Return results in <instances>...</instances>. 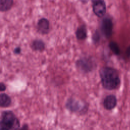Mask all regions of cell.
Returning <instances> with one entry per match:
<instances>
[{"mask_svg": "<svg viewBox=\"0 0 130 130\" xmlns=\"http://www.w3.org/2000/svg\"><path fill=\"white\" fill-rule=\"evenodd\" d=\"M95 63L92 58L89 57H83L78 60L76 62L77 69L81 72L87 73L92 71L95 67Z\"/></svg>", "mask_w": 130, "mask_h": 130, "instance_id": "cell-4", "label": "cell"}, {"mask_svg": "<svg viewBox=\"0 0 130 130\" xmlns=\"http://www.w3.org/2000/svg\"><path fill=\"white\" fill-rule=\"evenodd\" d=\"M37 29L38 31L43 35L47 34L49 30V22L45 18L40 19L37 23Z\"/></svg>", "mask_w": 130, "mask_h": 130, "instance_id": "cell-8", "label": "cell"}, {"mask_svg": "<svg viewBox=\"0 0 130 130\" xmlns=\"http://www.w3.org/2000/svg\"><path fill=\"white\" fill-rule=\"evenodd\" d=\"M66 108L70 111L74 113H79L80 114H85L87 111L88 106L74 98H70L66 101Z\"/></svg>", "mask_w": 130, "mask_h": 130, "instance_id": "cell-3", "label": "cell"}, {"mask_svg": "<svg viewBox=\"0 0 130 130\" xmlns=\"http://www.w3.org/2000/svg\"><path fill=\"white\" fill-rule=\"evenodd\" d=\"M126 55L128 57H130V46H128L126 49Z\"/></svg>", "mask_w": 130, "mask_h": 130, "instance_id": "cell-18", "label": "cell"}, {"mask_svg": "<svg viewBox=\"0 0 130 130\" xmlns=\"http://www.w3.org/2000/svg\"><path fill=\"white\" fill-rule=\"evenodd\" d=\"M109 48L116 55H119L120 54V48L118 44L115 42H111L109 43Z\"/></svg>", "mask_w": 130, "mask_h": 130, "instance_id": "cell-13", "label": "cell"}, {"mask_svg": "<svg viewBox=\"0 0 130 130\" xmlns=\"http://www.w3.org/2000/svg\"><path fill=\"white\" fill-rule=\"evenodd\" d=\"M12 103L11 98L5 93H1L0 94V106L3 108H7Z\"/></svg>", "mask_w": 130, "mask_h": 130, "instance_id": "cell-9", "label": "cell"}, {"mask_svg": "<svg viewBox=\"0 0 130 130\" xmlns=\"http://www.w3.org/2000/svg\"><path fill=\"white\" fill-rule=\"evenodd\" d=\"M92 39L94 42H98L100 40V35L98 31H96L93 35Z\"/></svg>", "mask_w": 130, "mask_h": 130, "instance_id": "cell-14", "label": "cell"}, {"mask_svg": "<svg viewBox=\"0 0 130 130\" xmlns=\"http://www.w3.org/2000/svg\"><path fill=\"white\" fill-rule=\"evenodd\" d=\"M19 130H28V126L27 124H24Z\"/></svg>", "mask_w": 130, "mask_h": 130, "instance_id": "cell-16", "label": "cell"}, {"mask_svg": "<svg viewBox=\"0 0 130 130\" xmlns=\"http://www.w3.org/2000/svg\"><path fill=\"white\" fill-rule=\"evenodd\" d=\"M0 130H9V129L3 127H0Z\"/></svg>", "mask_w": 130, "mask_h": 130, "instance_id": "cell-20", "label": "cell"}, {"mask_svg": "<svg viewBox=\"0 0 130 130\" xmlns=\"http://www.w3.org/2000/svg\"><path fill=\"white\" fill-rule=\"evenodd\" d=\"M82 3H84V4H85V3H87V2L88 1V0H80Z\"/></svg>", "mask_w": 130, "mask_h": 130, "instance_id": "cell-19", "label": "cell"}, {"mask_svg": "<svg viewBox=\"0 0 130 130\" xmlns=\"http://www.w3.org/2000/svg\"><path fill=\"white\" fill-rule=\"evenodd\" d=\"M14 52L15 54H18L21 52V48L20 47H16L15 48L14 50Z\"/></svg>", "mask_w": 130, "mask_h": 130, "instance_id": "cell-17", "label": "cell"}, {"mask_svg": "<svg viewBox=\"0 0 130 130\" xmlns=\"http://www.w3.org/2000/svg\"><path fill=\"white\" fill-rule=\"evenodd\" d=\"M100 76L103 87L107 90L117 89L120 85V79L117 71L111 67H103L100 70Z\"/></svg>", "mask_w": 130, "mask_h": 130, "instance_id": "cell-1", "label": "cell"}, {"mask_svg": "<svg viewBox=\"0 0 130 130\" xmlns=\"http://www.w3.org/2000/svg\"><path fill=\"white\" fill-rule=\"evenodd\" d=\"M117 102L116 97L114 95L109 94L106 96L104 100V107L106 110H111L116 107Z\"/></svg>", "mask_w": 130, "mask_h": 130, "instance_id": "cell-7", "label": "cell"}, {"mask_svg": "<svg viewBox=\"0 0 130 130\" xmlns=\"http://www.w3.org/2000/svg\"><path fill=\"white\" fill-rule=\"evenodd\" d=\"M113 22L112 20L108 17L103 19L101 24V29L105 36L108 38L110 37L113 32Z\"/></svg>", "mask_w": 130, "mask_h": 130, "instance_id": "cell-6", "label": "cell"}, {"mask_svg": "<svg viewBox=\"0 0 130 130\" xmlns=\"http://www.w3.org/2000/svg\"><path fill=\"white\" fill-rule=\"evenodd\" d=\"M20 124L19 119L12 111H4L1 114L0 127L9 130H19Z\"/></svg>", "mask_w": 130, "mask_h": 130, "instance_id": "cell-2", "label": "cell"}, {"mask_svg": "<svg viewBox=\"0 0 130 130\" xmlns=\"http://www.w3.org/2000/svg\"><path fill=\"white\" fill-rule=\"evenodd\" d=\"M76 36L78 40H83L87 37V29L84 25L80 26L77 29L76 31Z\"/></svg>", "mask_w": 130, "mask_h": 130, "instance_id": "cell-10", "label": "cell"}, {"mask_svg": "<svg viewBox=\"0 0 130 130\" xmlns=\"http://www.w3.org/2000/svg\"><path fill=\"white\" fill-rule=\"evenodd\" d=\"M94 13L99 17L104 16L106 12V5L104 0H92Z\"/></svg>", "mask_w": 130, "mask_h": 130, "instance_id": "cell-5", "label": "cell"}, {"mask_svg": "<svg viewBox=\"0 0 130 130\" xmlns=\"http://www.w3.org/2000/svg\"><path fill=\"white\" fill-rule=\"evenodd\" d=\"M6 89V85L3 82H1V83H0V90H1V91H4Z\"/></svg>", "mask_w": 130, "mask_h": 130, "instance_id": "cell-15", "label": "cell"}, {"mask_svg": "<svg viewBox=\"0 0 130 130\" xmlns=\"http://www.w3.org/2000/svg\"><path fill=\"white\" fill-rule=\"evenodd\" d=\"M31 47L35 51H42L45 49V44L41 40L37 39L32 42Z\"/></svg>", "mask_w": 130, "mask_h": 130, "instance_id": "cell-11", "label": "cell"}, {"mask_svg": "<svg viewBox=\"0 0 130 130\" xmlns=\"http://www.w3.org/2000/svg\"><path fill=\"white\" fill-rule=\"evenodd\" d=\"M13 0H0V10L5 12L9 10L12 7Z\"/></svg>", "mask_w": 130, "mask_h": 130, "instance_id": "cell-12", "label": "cell"}]
</instances>
